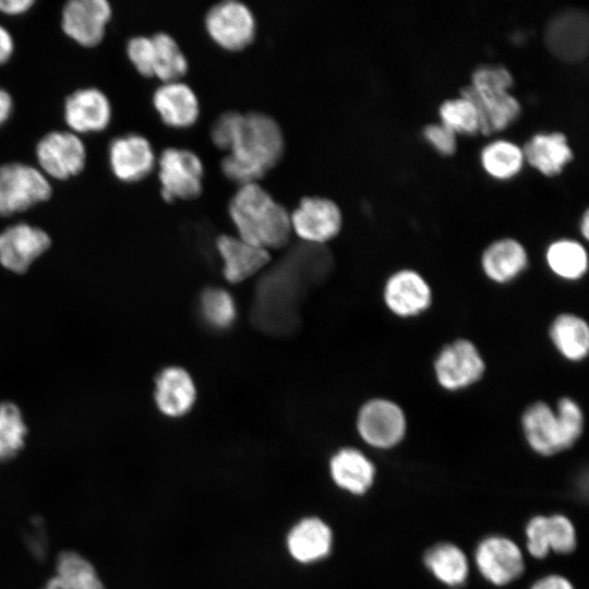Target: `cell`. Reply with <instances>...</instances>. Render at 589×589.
Returning <instances> with one entry per match:
<instances>
[{"mask_svg": "<svg viewBox=\"0 0 589 589\" xmlns=\"http://www.w3.org/2000/svg\"><path fill=\"white\" fill-rule=\"evenodd\" d=\"M333 257L325 245L301 242L265 273L256 286L252 309L254 324L267 333L291 332L298 305L312 284L326 278Z\"/></svg>", "mask_w": 589, "mask_h": 589, "instance_id": "1", "label": "cell"}, {"mask_svg": "<svg viewBox=\"0 0 589 589\" xmlns=\"http://www.w3.org/2000/svg\"><path fill=\"white\" fill-rule=\"evenodd\" d=\"M284 151L281 128L272 116L259 111L240 112L220 167L239 187L257 182L279 163Z\"/></svg>", "mask_w": 589, "mask_h": 589, "instance_id": "2", "label": "cell"}, {"mask_svg": "<svg viewBox=\"0 0 589 589\" xmlns=\"http://www.w3.org/2000/svg\"><path fill=\"white\" fill-rule=\"evenodd\" d=\"M228 212L238 237L264 250L286 247L291 238L290 213L259 182L240 185Z\"/></svg>", "mask_w": 589, "mask_h": 589, "instance_id": "3", "label": "cell"}, {"mask_svg": "<svg viewBox=\"0 0 589 589\" xmlns=\"http://www.w3.org/2000/svg\"><path fill=\"white\" fill-rule=\"evenodd\" d=\"M432 369L434 380L443 390L457 393L474 386L484 377L486 362L474 341L457 337L440 348Z\"/></svg>", "mask_w": 589, "mask_h": 589, "instance_id": "4", "label": "cell"}, {"mask_svg": "<svg viewBox=\"0 0 589 589\" xmlns=\"http://www.w3.org/2000/svg\"><path fill=\"white\" fill-rule=\"evenodd\" d=\"M50 180L31 165L12 161L0 166V216L25 212L52 195Z\"/></svg>", "mask_w": 589, "mask_h": 589, "instance_id": "5", "label": "cell"}, {"mask_svg": "<svg viewBox=\"0 0 589 589\" xmlns=\"http://www.w3.org/2000/svg\"><path fill=\"white\" fill-rule=\"evenodd\" d=\"M356 426L368 445L386 450L402 442L408 430V419L405 409L396 400L377 396L361 405Z\"/></svg>", "mask_w": 589, "mask_h": 589, "instance_id": "6", "label": "cell"}, {"mask_svg": "<svg viewBox=\"0 0 589 589\" xmlns=\"http://www.w3.org/2000/svg\"><path fill=\"white\" fill-rule=\"evenodd\" d=\"M160 194L167 202L193 200L203 191L204 165L188 148L167 147L157 159Z\"/></svg>", "mask_w": 589, "mask_h": 589, "instance_id": "7", "label": "cell"}, {"mask_svg": "<svg viewBox=\"0 0 589 589\" xmlns=\"http://www.w3.org/2000/svg\"><path fill=\"white\" fill-rule=\"evenodd\" d=\"M38 169L48 178L65 181L85 168L86 146L80 135L71 131H51L36 144Z\"/></svg>", "mask_w": 589, "mask_h": 589, "instance_id": "8", "label": "cell"}, {"mask_svg": "<svg viewBox=\"0 0 589 589\" xmlns=\"http://www.w3.org/2000/svg\"><path fill=\"white\" fill-rule=\"evenodd\" d=\"M383 302L389 313L399 318H414L428 312L433 304V289L417 269L404 267L385 279Z\"/></svg>", "mask_w": 589, "mask_h": 589, "instance_id": "9", "label": "cell"}, {"mask_svg": "<svg viewBox=\"0 0 589 589\" xmlns=\"http://www.w3.org/2000/svg\"><path fill=\"white\" fill-rule=\"evenodd\" d=\"M205 28L220 47L237 51L249 46L256 33L252 10L239 0H223L212 5L205 14Z\"/></svg>", "mask_w": 589, "mask_h": 589, "instance_id": "10", "label": "cell"}, {"mask_svg": "<svg viewBox=\"0 0 589 589\" xmlns=\"http://www.w3.org/2000/svg\"><path fill=\"white\" fill-rule=\"evenodd\" d=\"M546 49L558 60L567 63L581 62L588 55L589 17L580 9H564L546 23L544 33Z\"/></svg>", "mask_w": 589, "mask_h": 589, "instance_id": "11", "label": "cell"}, {"mask_svg": "<svg viewBox=\"0 0 589 589\" xmlns=\"http://www.w3.org/2000/svg\"><path fill=\"white\" fill-rule=\"evenodd\" d=\"M292 232L302 242L325 245L337 237L342 226V215L338 205L330 199L303 196L290 213Z\"/></svg>", "mask_w": 589, "mask_h": 589, "instance_id": "12", "label": "cell"}, {"mask_svg": "<svg viewBox=\"0 0 589 589\" xmlns=\"http://www.w3.org/2000/svg\"><path fill=\"white\" fill-rule=\"evenodd\" d=\"M111 17L107 0H70L61 11V28L77 45L94 48L104 40Z\"/></svg>", "mask_w": 589, "mask_h": 589, "instance_id": "13", "label": "cell"}, {"mask_svg": "<svg viewBox=\"0 0 589 589\" xmlns=\"http://www.w3.org/2000/svg\"><path fill=\"white\" fill-rule=\"evenodd\" d=\"M474 561L481 576L495 586H505L519 578L525 569L524 555L509 538L490 536L476 549Z\"/></svg>", "mask_w": 589, "mask_h": 589, "instance_id": "14", "label": "cell"}, {"mask_svg": "<svg viewBox=\"0 0 589 589\" xmlns=\"http://www.w3.org/2000/svg\"><path fill=\"white\" fill-rule=\"evenodd\" d=\"M520 426L527 445L536 454L549 457L566 450L560 417L548 401L528 404L521 412Z\"/></svg>", "mask_w": 589, "mask_h": 589, "instance_id": "15", "label": "cell"}, {"mask_svg": "<svg viewBox=\"0 0 589 589\" xmlns=\"http://www.w3.org/2000/svg\"><path fill=\"white\" fill-rule=\"evenodd\" d=\"M108 160L112 175L125 183L144 179L157 163L151 142L137 133L115 137L108 147Z\"/></svg>", "mask_w": 589, "mask_h": 589, "instance_id": "16", "label": "cell"}, {"mask_svg": "<svg viewBox=\"0 0 589 589\" xmlns=\"http://www.w3.org/2000/svg\"><path fill=\"white\" fill-rule=\"evenodd\" d=\"M63 117L69 131L77 135L101 132L110 124L111 103L99 88H79L65 98Z\"/></svg>", "mask_w": 589, "mask_h": 589, "instance_id": "17", "label": "cell"}, {"mask_svg": "<svg viewBox=\"0 0 589 589\" xmlns=\"http://www.w3.org/2000/svg\"><path fill=\"white\" fill-rule=\"evenodd\" d=\"M46 231L25 223L15 224L0 232V263L5 268L22 274L49 247Z\"/></svg>", "mask_w": 589, "mask_h": 589, "instance_id": "18", "label": "cell"}, {"mask_svg": "<svg viewBox=\"0 0 589 589\" xmlns=\"http://www.w3.org/2000/svg\"><path fill=\"white\" fill-rule=\"evenodd\" d=\"M460 95L474 106L479 132L483 135L505 129L520 115V104L508 89L474 88L467 85L460 89Z\"/></svg>", "mask_w": 589, "mask_h": 589, "instance_id": "19", "label": "cell"}, {"mask_svg": "<svg viewBox=\"0 0 589 589\" xmlns=\"http://www.w3.org/2000/svg\"><path fill=\"white\" fill-rule=\"evenodd\" d=\"M529 263V254L524 244L509 237L491 242L480 256L484 277L501 286L517 280L526 273Z\"/></svg>", "mask_w": 589, "mask_h": 589, "instance_id": "20", "label": "cell"}, {"mask_svg": "<svg viewBox=\"0 0 589 589\" xmlns=\"http://www.w3.org/2000/svg\"><path fill=\"white\" fill-rule=\"evenodd\" d=\"M216 249L224 263L223 275L229 284L244 281L271 262L269 251L238 236L220 235L216 239Z\"/></svg>", "mask_w": 589, "mask_h": 589, "instance_id": "21", "label": "cell"}, {"mask_svg": "<svg viewBox=\"0 0 589 589\" xmlns=\"http://www.w3.org/2000/svg\"><path fill=\"white\" fill-rule=\"evenodd\" d=\"M153 106L161 121L172 128L190 127L200 115L195 92L181 80L159 85L153 94Z\"/></svg>", "mask_w": 589, "mask_h": 589, "instance_id": "22", "label": "cell"}, {"mask_svg": "<svg viewBox=\"0 0 589 589\" xmlns=\"http://www.w3.org/2000/svg\"><path fill=\"white\" fill-rule=\"evenodd\" d=\"M154 398L167 417L180 418L195 404L196 388L190 373L181 366H167L156 377Z\"/></svg>", "mask_w": 589, "mask_h": 589, "instance_id": "23", "label": "cell"}, {"mask_svg": "<svg viewBox=\"0 0 589 589\" xmlns=\"http://www.w3.org/2000/svg\"><path fill=\"white\" fill-rule=\"evenodd\" d=\"M548 336L555 351L570 363H580L589 354V324L574 312H561L549 324Z\"/></svg>", "mask_w": 589, "mask_h": 589, "instance_id": "24", "label": "cell"}, {"mask_svg": "<svg viewBox=\"0 0 589 589\" xmlns=\"http://www.w3.org/2000/svg\"><path fill=\"white\" fill-rule=\"evenodd\" d=\"M329 469L333 480L339 488L358 495L365 493L375 478L373 462L362 452L352 447H345L335 453Z\"/></svg>", "mask_w": 589, "mask_h": 589, "instance_id": "25", "label": "cell"}, {"mask_svg": "<svg viewBox=\"0 0 589 589\" xmlns=\"http://www.w3.org/2000/svg\"><path fill=\"white\" fill-rule=\"evenodd\" d=\"M524 159L544 176H556L573 159V152L564 133L552 132L533 135L524 148Z\"/></svg>", "mask_w": 589, "mask_h": 589, "instance_id": "26", "label": "cell"}, {"mask_svg": "<svg viewBox=\"0 0 589 589\" xmlns=\"http://www.w3.org/2000/svg\"><path fill=\"white\" fill-rule=\"evenodd\" d=\"M290 554L310 563L326 556L332 546V531L317 518H306L292 528L287 540Z\"/></svg>", "mask_w": 589, "mask_h": 589, "instance_id": "27", "label": "cell"}, {"mask_svg": "<svg viewBox=\"0 0 589 589\" xmlns=\"http://www.w3.org/2000/svg\"><path fill=\"white\" fill-rule=\"evenodd\" d=\"M545 263L550 272L564 281H578L588 273L586 248L574 239H558L545 250Z\"/></svg>", "mask_w": 589, "mask_h": 589, "instance_id": "28", "label": "cell"}, {"mask_svg": "<svg viewBox=\"0 0 589 589\" xmlns=\"http://www.w3.org/2000/svg\"><path fill=\"white\" fill-rule=\"evenodd\" d=\"M423 562L428 570L448 587L464 585L469 575L467 556L453 543L444 542L433 545L424 553Z\"/></svg>", "mask_w": 589, "mask_h": 589, "instance_id": "29", "label": "cell"}, {"mask_svg": "<svg viewBox=\"0 0 589 589\" xmlns=\"http://www.w3.org/2000/svg\"><path fill=\"white\" fill-rule=\"evenodd\" d=\"M154 47V76L164 82L179 81L188 72V59L177 40L168 33L151 36Z\"/></svg>", "mask_w": 589, "mask_h": 589, "instance_id": "30", "label": "cell"}, {"mask_svg": "<svg viewBox=\"0 0 589 589\" xmlns=\"http://www.w3.org/2000/svg\"><path fill=\"white\" fill-rule=\"evenodd\" d=\"M524 154L519 146L497 140L483 147L481 163L485 171L496 179H509L522 168Z\"/></svg>", "mask_w": 589, "mask_h": 589, "instance_id": "31", "label": "cell"}, {"mask_svg": "<svg viewBox=\"0 0 589 589\" xmlns=\"http://www.w3.org/2000/svg\"><path fill=\"white\" fill-rule=\"evenodd\" d=\"M56 576L80 589H105L93 564L73 551L62 552L58 556Z\"/></svg>", "mask_w": 589, "mask_h": 589, "instance_id": "32", "label": "cell"}, {"mask_svg": "<svg viewBox=\"0 0 589 589\" xmlns=\"http://www.w3.org/2000/svg\"><path fill=\"white\" fill-rule=\"evenodd\" d=\"M200 311L205 323L218 330L229 328L237 316L232 296L227 290L218 287H211L202 292Z\"/></svg>", "mask_w": 589, "mask_h": 589, "instance_id": "33", "label": "cell"}, {"mask_svg": "<svg viewBox=\"0 0 589 589\" xmlns=\"http://www.w3.org/2000/svg\"><path fill=\"white\" fill-rule=\"evenodd\" d=\"M26 425L20 409L11 404L0 405V459L14 457L23 447Z\"/></svg>", "mask_w": 589, "mask_h": 589, "instance_id": "34", "label": "cell"}, {"mask_svg": "<svg viewBox=\"0 0 589 589\" xmlns=\"http://www.w3.org/2000/svg\"><path fill=\"white\" fill-rule=\"evenodd\" d=\"M442 123L455 133L476 134L479 120L474 106L464 97L447 99L440 106Z\"/></svg>", "mask_w": 589, "mask_h": 589, "instance_id": "35", "label": "cell"}, {"mask_svg": "<svg viewBox=\"0 0 589 589\" xmlns=\"http://www.w3.org/2000/svg\"><path fill=\"white\" fill-rule=\"evenodd\" d=\"M563 429L566 449L572 448L585 430V412L581 405L572 396H561L554 406Z\"/></svg>", "mask_w": 589, "mask_h": 589, "instance_id": "36", "label": "cell"}, {"mask_svg": "<svg viewBox=\"0 0 589 589\" xmlns=\"http://www.w3.org/2000/svg\"><path fill=\"white\" fill-rule=\"evenodd\" d=\"M548 536L550 551L568 554L576 548V530L572 520L565 515L548 516Z\"/></svg>", "mask_w": 589, "mask_h": 589, "instance_id": "37", "label": "cell"}, {"mask_svg": "<svg viewBox=\"0 0 589 589\" xmlns=\"http://www.w3.org/2000/svg\"><path fill=\"white\" fill-rule=\"evenodd\" d=\"M127 56L143 76H154V47L151 36L137 35L129 39Z\"/></svg>", "mask_w": 589, "mask_h": 589, "instance_id": "38", "label": "cell"}, {"mask_svg": "<svg viewBox=\"0 0 589 589\" xmlns=\"http://www.w3.org/2000/svg\"><path fill=\"white\" fill-rule=\"evenodd\" d=\"M526 545L531 556L545 557L551 551L548 536V516L537 515L526 525Z\"/></svg>", "mask_w": 589, "mask_h": 589, "instance_id": "39", "label": "cell"}, {"mask_svg": "<svg viewBox=\"0 0 589 589\" xmlns=\"http://www.w3.org/2000/svg\"><path fill=\"white\" fill-rule=\"evenodd\" d=\"M513 82L514 79L506 68L502 65H482L472 72L470 85L474 88L508 89Z\"/></svg>", "mask_w": 589, "mask_h": 589, "instance_id": "40", "label": "cell"}, {"mask_svg": "<svg viewBox=\"0 0 589 589\" xmlns=\"http://www.w3.org/2000/svg\"><path fill=\"white\" fill-rule=\"evenodd\" d=\"M240 111L227 110L221 112L213 122L211 139L216 147L228 152L233 129Z\"/></svg>", "mask_w": 589, "mask_h": 589, "instance_id": "41", "label": "cell"}, {"mask_svg": "<svg viewBox=\"0 0 589 589\" xmlns=\"http://www.w3.org/2000/svg\"><path fill=\"white\" fill-rule=\"evenodd\" d=\"M423 135L440 154L450 156L455 153L456 133L445 124H428L423 129Z\"/></svg>", "mask_w": 589, "mask_h": 589, "instance_id": "42", "label": "cell"}, {"mask_svg": "<svg viewBox=\"0 0 589 589\" xmlns=\"http://www.w3.org/2000/svg\"><path fill=\"white\" fill-rule=\"evenodd\" d=\"M530 589H574V586L566 577L552 574L538 579Z\"/></svg>", "mask_w": 589, "mask_h": 589, "instance_id": "43", "label": "cell"}, {"mask_svg": "<svg viewBox=\"0 0 589 589\" xmlns=\"http://www.w3.org/2000/svg\"><path fill=\"white\" fill-rule=\"evenodd\" d=\"M35 4L34 0H0V13L17 16L29 11Z\"/></svg>", "mask_w": 589, "mask_h": 589, "instance_id": "44", "label": "cell"}, {"mask_svg": "<svg viewBox=\"0 0 589 589\" xmlns=\"http://www.w3.org/2000/svg\"><path fill=\"white\" fill-rule=\"evenodd\" d=\"M14 53V39L12 34L0 24V67L5 64Z\"/></svg>", "mask_w": 589, "mask_h": 589, "instance_id": "45", "label": "cell"}, {"mask_svg": "<svg viewBox=\"0 0 589 589\" xmlns=\"http://www.w3.org/2000/svg\"><path fill=\"white\" fill-rule=\"evenodd\" d=\"M12 111V96L5 89L0 88V127H2L10 119Z\"/></svg>", "mask_w": 589, "mask_h": 589, "instance_id": "46", "label": "cell"}, {"mask_svg": "<svg viewBox=\"0 0 589 589\" xmlns=\"http://www.w3.org/2000/svg\"><path fill=\"white\" fill-rule=\"evenodd\" d=\"M44 589H80V588H76L65 582L64 580H62L61 578L55 575L47 581Z\"/></svg>", "mask_w": 589, "mask_h": 589, "instance_id": "47", "label": "cell"}, {"mask_svg": "<svg viewBox=\"0 0 589 589\" xmlns=\"http://www.w3.org/2000/svg\"><path fill=\"white\" fill-rule=\"evenodd\" d=\"M580 232L585 239H588L589 236V215L588 211H586L582 215L581 221H580Z\"/></svg>", "mask_w": 589, "mask_h": 589, "instance_id": "48", "label": "cell"}]
</instances>
